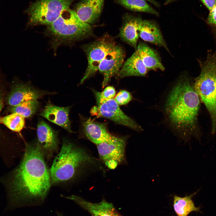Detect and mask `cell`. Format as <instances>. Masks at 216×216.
<instances>
[{
    "label": "cell",
    "mask_w": 216,
    "mask_h": 216,
    "mask_svg": "<svg viewBox=\"0 0 216 216\" xmlns=\"http://www.w3.org/2000/svg\"><path fill=\"white\" fill-rule=\"evenodd\" d=\"M200 103L194 84L185 75L178 80L167 97L166 117L172 128L184 140L196 135Z\"/></svg>",
    "instance_id": "7a4b0ae2"
},
{
    "label": "cell",
    "mask_w": 216,
    "mask_h": 216,
    "mask_svg": "<svg viewBox=\"0 0 216 216\" xmlns=\"http://www.w3.org/2000/svg\"><path fill=\"white\" fill-rule=\"evenodd\" d=\"M116 45L113 38L105 35L86 46L85 50L87 57L88 65L80 84H82L98 71L101 62Z\"/></svg>",
    "instance_id": "52a82bcc"
},
{
    "label": "cell",
    "mask_w": 216,
    "mask_h": 216,
    "mask_svg": "<svg viewBox=\"0 0 216 216\" xmlns=\"http://www.w3.org/2000/svg\"><path fill=\"white\" fill-rule=\"evenodd\" d=\"M209 11L207 22L209 24L216 25V5Z\"/></svg>",
    "instance_id": "4316f807"
},
{
    "label": "cell",
    "mask_w": 216,
    "mask_h": 216,
    "mask_svg": "<svg viewBox=\"0 0 216 216\" xmlns=\"http://www.w3.org/2000/svg\"><path fill=\"white\" fill-rule=\"evenodd\" d=\"M136 50L148 70H160L164 71L165 68L159 55L156 51L147 44L143 42H140L137 45Z\"/></svg>",
    "instance_id": "ffe728a7"
},
{
    "label": "cell",
    "mask_w": 216,
    "mask_h": 216,
    "mask_svg": "<svg viewBox=\"0 0 216 216\" xmlns=\"http://www.w3.org/2000/svg\"><path fill=\"white\" fill-rule=\"evenodd\" d=\"M51 92L36 89L29 84H16L9 94L7 98V103L10 107L16 106L22 103L31 100H37Z\"/></svg>",
    "instance_id": "8fae6325"
},
{
    "label": "cell",
    "mask_w": 216,
    "mask_h": 216,
    "mask_svg": "<svg viewBox=\"0 0 216 216\" xmlns=\"http://www.w3.org/2000/svg\"><path fill=\"white\" fill-rule=\"evenodd\" d=\"M63 196L74 202L88 211L92 216H122L118 212L112 203L107 202L104 199L99 202L93 203L75 195Z\"/></svg>",
    "instance_id": "4fadbf2b"
},
{
    "label": "cell",
    "mask_w": 216,
    "mask_h": 216,
    "mask_svg": "<svg viewBox=\"0 0 216 216\" xmlns=\"http://www.w3.org/2000/svg\"><path fill=\"white\" fill-rule=\"evenodd\" d=\"M82 127L84 135L96 145L109 141L115 136L110 133L105 123L95 122L90 118L83 122Z\"/></svg>",
    "instance_id": "5bb4252c"
},
{
    "label": "cell",
    "mask_w": 216,
    "mask_h": 216,
    "mask_svg": "<svg viewBox=\"0 0 216 216\" xmlns=\"http://www.w3.org/2000/svg\"><path fill=\"white\" fill-rule=\"evenodd\" d=\"M119 105H123L129 103L132 99L131 93L125 90H121L114 99Z\"/></svg>",
    "instance_id": "484cf974"
},
{
    "label": "cell",
    "mask_w": 216,
    "mask_h": 216,
    "mask_svg": "<svg viewBox=\"0 0 216 216\" xmlns=\"http://www.w3.org/2000/svg\"><path fill=\"white\" fill-rule=\"evenodd\" d=\"M4 93L1 86L0 82V113L4 105Z\"/></svg>",
    "instance_id": "f1b7e54d"
},
{
    "label": "cell",
    "mask_w": 216,
    "mask_h": 216,
    "mask_svg": "<svg viewBox=\"0 0 216 216\" xmlns=\"http://www.w3.org/2000/svg\"><path fill=\"white\" fill-rule=\"evenodd\" d=\"M44 155L38 142L26 144L19 165L0 178L11 206L38 205L45 199L51 182Z\"/></svg>",
    "instance_id": "6da1fadb"
},
{
    "label": "cell",
    "mask_w": 216,
    "mask_h": 216,
    "mask_svg": "<svg viewBox=\"0 0 216 216\" xmlns=\"http://www.w3.org/2000/svg\"><path fill=\"white\" fill-rule=\"evenodd\" d=\"M125 56L122 48L116 45L101 62L98 70L103 76L102 88L106 86L112 77L117 74L122 66Z\"/></svg>",
    "instance_id": "30bf717a"
},
{
    "label": "cell",
    "mask_w": 216,
    "mask_h": 216,
    "mask_svg": "<svg viewBox=\"0 0 216 216\" xmlns=\"http://www.w3.org/2000/svg\"><path fill=\"white\" fill-rule=\"evenodd\" d=\"M50 32L57 40L70 42L91 34V25L80 20L73 10L69 8L63 10L60 16L49 26Z\"/></svg>",
    "instance_id": "5b68a950"
},
{
    "label": "cell",
    "mask_w": 216,
    "mask_h": 216,
    "mask_svg": "<svg viewBox=\"0 0 216 216\" xmlns=\"http://www.w3.org/2000/svg\"><path fill=\"white\" fill-rule=\"evenodd\" d=\"M140 17H131L125 21L121 28L120 38L136 50L142 21Z\"/></svg>",
    "instance_id": "ac0fdd59"
},
{
    "label": "cell",
    "mask_w": 216,
    "mask_h": 216,
    "mask_svg": "<svg viewBox=\"0 0 216 216\" xmlns=\"http://www.w3.org/2000/svg\"><path fill=\"white\" fill-rule=\"evenodd\" d=\"M73 0H38L29 8V25H50L64 10L69 8Z\"/></svg>",
    "instance_id": "8992f818"
},
{
    "label": "cell",
    "mask_w": 216,
    "mask_h": 216,
    "mask_svg": "<svg viewBox=\"0 0 216 216\" xmlns=\"http://www.w3.org/2000/svg\"><path fill=\"white\" fill-rule=\"evenodd\" d=\"M0 124H4L10 130L20 133L25 125V118L16 113L0 117Z\"/></svg>",
    "instance_id": "7402d4cb"
},
{
    "label": "cell",
    "mask_w": 216,
    "mask_h": 216,
    "mask_svg": "<svg viewBox=\"0 0 216 216\" xmlns=\"http://www.w3.org/2000/svg\"><path fill=\"white\" fill-rule=\"evenodd\" d=\"M96 101L97 106H94L91 110L92 115L110 119L138 132L143 130L141 126L122 111L113 98Z\"/></svg>",
    "instance_id": "ba28073f"
},
{
    "label": "cell",
    "mask_w": 216,
    "mask_h": 216,
    "mask_svg": "<svg viewBox=\"0 0 216 216\" xmlns=\"http://www.w3.org/2000/svg\"><path fill=\"white\" fill-rule=\"evenodd\" d=\"M140 37L145 41L164 47L170 52L160 28L154 22L147 20H142Z\"/></svg>",
    "instance_id": "d6986e66"
},
{
    "label": "cell",
    "mask_w": 216,
    "mask_h": 216,
    "mask_svg": "<svg viewBox=\"0 0 216 216\" xmlns=\"http://www.w3.org/2000/svg\"><path fill=\"white\" fill-rule=\"evenodd\" d=\"M104 0H82L75 11L79 19L89 24L98 19L101 13Z\"/></svg>",
    "instance_id": "2e32d148"
},
{
    "label": "cell",
    "mask_w": 216,
    "mask_h": 216,
    "mask_svg": "<svg viewBox=\"0 0 216 216\" xmlns=\"http://www.w3.org/2000/svg\"><path fill=\"white\" fill-rule=\"evenodd\" d=\"M176 0H166L165 2V4H167L172 2L175 1Z\"/></svg>",
    "instance_id": "4dcf8cb0"
},
{
    "label": "cell",
    "mask_w": 216,
    "mask_h": 216,
    "mask_svg": "<svg viewBox=\"0 0 216 216\" xmlns=\"http://www.w3.org/2000/svg\"><path fill=\"white\" fill-rule=\"evenodd\" d=\"M56 214L58 216H63L62 214L58 211H56Z\"/></svg>",
    "instance_id": "1f68e13d"
},
{
    "label": "cell",
    "mask_w": 216,
    "mask_h": 216,
    "mask_svg": "<svg viewBox=\"0 0 216 216\" xmlns=\"http://www.w3.org/2000/svg\"><path fill=\"white\" fill-rule=\"evenodd\" d=\"M148 71L138 51L136 50L123 64L117 75L120 78L129 76H145Z\"/></svg>",
    "instance_id": "e0dca14e"
},
{
    "label": "cell",
    "mask_w": 216,
    "mask_h": 216,
    "mask_svg": "<svg viewBox=\"0 0 216 216\" xmlns=\"http://www.w3.org/2000/svg\"><path fill=\"white\" fill-rule=\"evenodd\" d=\"M209 10L216 5V0H200Z\"/></svg>",
    "instance_id": "83f0119b"
},
{
    "label": "cell",
    "mask_w": 216,
    "mask_h": 216,
    "mask_svg": "<svg viewBox=\"0 0 216 216\" xmlns=\"http://www.w3.org/2000/svg\"><path fill=\"white\" fill-rule=\"evenodd\" d=\"M126 139L115 136L108 142L96 145L99 156L109 169H115L124 160Z\"/></svg>",
    "instance_id": "9c48e42d"
},
{
    "label": "cell",
    "mask_w": 216,
    "mask_h": 216,
    "mask_svg": "<svg viewBox=\"0 0 216 216\" xmlns=\"http://www.w3.org/2000/svg\"><path fill=\"white\" fill-rule=\"evenodd\" d=\"M37 133L38 142L44 154L50 156L58 148L57 132L41 119L38 124Z\"/></svg>",
    "instance_id": "7c38bea8"
},
{
    "label": "cell",
    "mask_w": 216,
    "mask_h": 216,
    "mask_svg": "<svg viewBox=\"0 0 216 216\" xmlns=\"http://www.w3.org/2000/svg\"><path fill=\"white\" fill-rule=\"evenodd\" d=\"M197 193L183 197L175 195L173 196V206L177 216H188L191 212H200V207L195 206L192 199Z\"/></svg>",
    "instance_id": "44dd1931"
},
{
    "label": "cell",
    "mask_w": 216,
    "mask_h": 216,
    "mask_svg": "<svg viewBox=\"0 0 216 216\" xmlns=\"http://www.w3.org/2000/svg\"><path fill=\"white\" fill-rule=\"evenodd\" d=\"M146 1H147L152 4H154V5L157 7H158L160 6L159 3L155 1L154 0H145Z\"/></svg>",
    "instance_id": "f546056e"
},
{
    "label": "cell",
    "mask_w": 216,
    "mask_h": 216,
    "mask_svg": "<svg viewBox=\"0 0 216 216\" xmlns=\"http://www.w3.org/2000/svg\"><path fill=\"white\" fill-rule=\"evenodd\" d=\"M95 159L83 149L64 140L50 170L51 182L57 184L70 180L93 164Z\"/></svg>",
    "instance_id": "3957f363"
},
{
    "label": "cell",
    "mask_w": 216,
    "mask_h": 216,
    "mask_svg": "<svg viewBox=\"0 0 216 216\" xmlns=\"http://www.w3.org/2000/svg\"><path fill=\"white\" fill-rule=\"evenodd\" d=\"M199 63L201 71L195 79L194 87L210 114L214 134L216 131V51Z\"/></svg>",
    "instance_id": "277c9868"
},
{
    "label": "cell",
    "mask_w": 216,
    "mask_h": 216,
    "mask_svg": "<svg viewBox=\"0 0 216 216\" xmlns=\"http://www.w3.org/2000/svg\"><path fill=\"white\" fill-rule=\"evenodd\" d=\"M93 92L94 93L96 100L113 99L116 94L115 88L112 86L106 87L101 92H98L94 89L93 90Z\"/></svg>",
    "instance_id": "d4e9b609"
},
{
    "label": "cell",
    "mask_w": 216,
    "mask_h": 216,
    "mask_svg": "<svg viewBox=\"0 0 216 216\" xmlns=\"http://www.w3.org/2000/svg\"><path fill=\"white\" fill-rule=\"evenodd\" d=\"M118 1L123 6L132 10L159 15L158 12L145 0H118Z\"/></svg>",
    "instance_id": "603a6c76"
},
{
    "label": "cell",
    "mask_w": 216,
    "mask_h": 216,
    "mask_svg": "<svg viewBox=\"0 0 216 216\" xmlns=\"http://www.w3.org/2000/svg\"><path fill=\"white\" fill-rule=\"evenodd\" d=\"M39 106V103L37 100H31L10 107V110L11 113H17L25 118H28L36 112Z\"/></svg>",
    "instance_id": "cb8c5ba5"
},
{
    "label": "cell",
    "mask_w": 216,
    "mask_h": 216,
    "mask_svg": "<svg viewBox=\"0 0 216 216\" xmlns=\"http://www.w3.org/2000/svg\"><path fill=\"white\" fill-rule=\"evenodd\" d=\"M70 109V106L60 107L48 103L39 115L71 133L69 116Z\"/></svg>",
    "instance_id": "9a60e30c"
}]
</instances>
